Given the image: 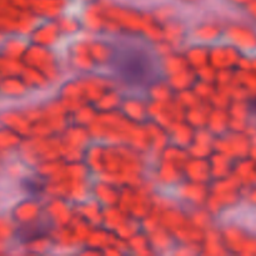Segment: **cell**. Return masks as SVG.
<instances>
[{"instance_id": "cell-1", "label": "cell", "mask_w": 256, "mask_h": 256, "mask_svg": "<svg viewBox=\"0 0 256 256\" xmlns=\"http://www.w3.org/2000/svg\"><path fill=\"white\" fill-rule=\"evenodd\" d=\"M109 64L112 72L129 86L149 89L164 76L159 55L139 42H120L112 49Z\"/></svg>"}, {"instance_id": "cell-2", "label": "cell", "mask_w": 256, "mask_h": 256, "mask_svg": "<svg viewBox=\"0 0 256 256\" xmlns=\"http://www.w3.org/2000/svg\"><path fill=\"white\" fill-rule=\"evenodd\" d=\"M250 108H252V112H254L256 114V96L252 100V102H250Z\"/></svg>"}]
</instances>
